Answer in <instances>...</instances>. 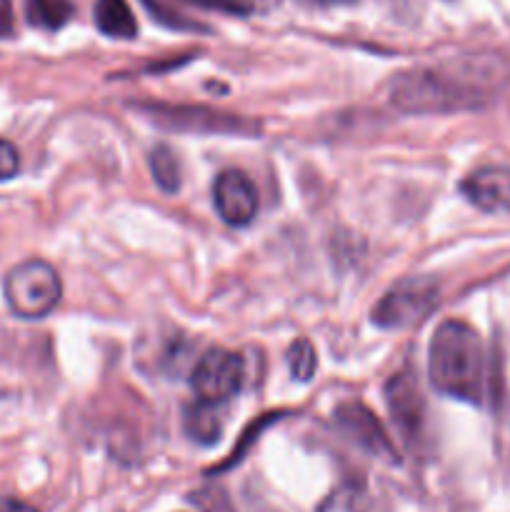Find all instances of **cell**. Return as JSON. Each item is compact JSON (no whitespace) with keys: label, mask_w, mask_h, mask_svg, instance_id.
Returning a JSON list of instances; mask_svg holds the SVG:
<instances>
[{"label":"cell","mask_w":510,"mask_h":512,"mask_svg":"<svg viewBox=\"0 0 510 512\" xmlns=\"http://www.w3.org/2000/svg\"><path fill=\"white\" fill-rule=\"evenodd\" d=\"M498 55H463L440 65L410 68L390 80L388 100L408 115H448L483 108L508 83Z\"/></svg>","instance_id":"1"},{"label":"cell","mask_w":510,"mask_h":512,"mask_svg":"<svg viewBox=\"0 0 510 512\" xmlns=\"http://www.w3.org/2000/svg\"><path fill=\"white\" fill-rule=\"evenodd\" d=\"M428 378L445 398L483 403L488 395V360L475 328L463 320L438 325L428 348Z\"/></svg>","instance_id":"2"},{"label":"cell","mask_w":510,"mask_h":512,"mask_svg":"<svg viewBox=\"0 0 510 512\" xmlns=\"http://www.w3.org/2000/svg\"><path fill=\"white\" fill-rule=\"evenodd\" d=\"M5 303L20 320H43L63 295L60 275L45 260H25L5 275Z\"/></svg>","instance_id":"3"},{"label":"cell","mask_w":510,"mask_h":512,"mask_svg":"<svg viewBox=\"0 0 510 512\" xmlns=\"http://www.w3.org/2000/svg\"><path fill=\"white\" fill-rule=\"evenodd\" d=\"M140 113L148 115L155 125L175 133L198 135H255L260 130L258 120H248L243 115L220 113V110L203 108V105H168L145 103L138 105Z\"/></svg>","instance_id":"4"},{"label":"cell","mask_w":510,"mask_h":512,"mask_svg":"<svg viewBox=\"0 0 510 512\" xmlns=\"http://www.w3.org/2000/svg\"><path fill=\"white\" fill-rule=\"evenodd\" d=\"M438 305V285L430 278H403L373 308V323L383 330H405L423 323Z\"/></svg>","instance_id":"5"},{"label":"cell","mask_w":510,"mask_h":512,"mask_svg":"<svg viewBox=\"0 0 510 512\" xmlns=\"http://www.w3.org/2000/svg\"><path fill=\"white\" fill-rule=\"evenodd\" d=\"M245 378V363L238 353L225 348H210L195 363L190 373V388L200 403L223 405L240 390Z\"/></svg>","instance_id":"6"},{"label":"cell","mask_w":510,"mask_h":512,"mask_svg":"<svg viewBox=\"0 0 510 512\" xmlns=\"http://www.w3.org/2000/svg\"><path fill=\"white\" fill-rule=\"evenodd\" d=\"M335 425L353 440L358 448H363L365 453L375 455V458L383 460H398V453H395L393 440L385 433L383 423L365 408L358 400H348V403H340L333 413Z\"/></svg>","instance_id":"7"},{"label":"cell","mask_w":510,"mask_h":512,"mask_svg":"<svg viewBox=\"0 0 510 512\" xmlns=\"http://www.w3.org/2000/svg\"><path fill=\"white\" fill-rule=\"evenodd\" d=\"M213 203L223 223L233 228H245L255 220L258 213V193L243 170H223L215 178Z\"/></svg>","instance_id":"8"},{"label":"cell","mask_w":510,"mask_h":512,"mask_svg":"<svg viewBox=\"0 0 510 512\" xmlns=\"http://www.w3.org/2000/svg\"><path fill=\"white\" fill-rule=\"evenodd\" d=\"M460 193L483 213L510 215V168L508 165H483L465 175Z\"/></svg>","instance_id":"9"},{"label":"cell","mask_w":510,"mask_h":512,"mask_svg":"<svg viewBox=\"0 0 510 512\" xmlns=\"http://www.w3.org/2000/svg\"><path fill=\"white\" fill-rule=\"evenodd\" d=\"M385 403H388L390 415H393L395 425L405 440H413L423 428L425 405L423 395H420L418 375L410 368L400 370L385 385Z\"/></svg>","instance_id":"10"},{"label":"cell","mask_w":510,"mask_h":512,"mask_svg":"<svg viewBox=\"0 0 510 512\" xmlns=\"http://www.w3.org/2000/svg\"><path fill=\"white\" fill-rule=\"evenodd\" d=\"M95 25L108 38L130 40L138 35V23L125 0H98L95 3Z\"/></svg>","instance_id":"11"},{"label":"cell","mask_w":510,"mask_h":512,"mask_svg":"<svg viewBox=\"0 0 510 512\" xmlns=\"http://www.w3.org/2000/svg\"><path fill=\"white\" fill-rule=\"evenodd\" d=\"M220 405L208 403H193L185 408V433L200 445L218 443L220 433H223V418H220Z\"/></svg>","instance_id":"12"},{"label":"cell","mask_w":510,"mask_h":512,"mask_svg":"<svg viewBox=\"0 0 510 512\" xmlns=\"http://www.w3.org/2000/svg\"><path fill=\"white\" fill-rule=\"evenodd\" d=\"M318 512H383L373 495L360 485H343V488L333 490L328 498L320 503Z\"/></svg>","instance_id":"13"},{"label":"cell","mask_w":510,"mask_h":512,"mask_svg":"<svg viewBox=\"0 0 510 512\" xmlns=\"http://www.w3.org/2000/svg\"><path fill=\"white\" fill-rule=\"evenodd\" d=\"M148 163H150V173H153V180L158 183V188L168 195L178 193L180 190V163H178V158H175L173 150H170L165 143L155 145V148L150 150Z\"/></svg>","instance_id":"14"},{"label":"cell","mask_w":510,"mask_h":512,"mask_svg":"<svg viewBox=\"0 0 510 512\" xmlns=\"http://www.w3.org/2000/svg\"><path fill=\"white\" fill-rule=\"evenodd\" d=\"M30 23L45 30H58L73 18V0H28Z\"/></svg>","instance_id":"15"},{"label":"cell","mask_w":510,"mask_h":512,"mask_svg":"<svg viewBox=\"0 0 510 512\" xmlns=\"http://www.w3.org/2000/svg\"><path fill=\"white\" fill-rule=\"evenodd\" d=\"M315 368H318V358H315V348L308 338L295 340L288 348V370L295 380L308 383L313 378Z\"/></svg>","instance_id":"16"},{"label":"cell","mask_w":510,"mask_h":512,"mask_svg":"<svg viewBox=\"0 0 510 512\" xmlns=\"http://www.w3.org/2000/svg\"><path fill=\"white\" fill-rule=\"evenodd\" d=\"M140 3L148 8V13L153 15L158 23L168 25V28H175V30H198V25L193 23V20L183 18V15H178L175 10H170L168 5H163L160 0H140Z\"/></svg>","instance_id":"17"},{"label":"cell","mask_w":510,"mask_h":512,"mask_svg":"<svg viewBox=\"0 0 510 512\" xmlns=\"http://www.w3.org/2000/svg\"><path fill=\"white\" fill-rule=\"evenodd\" d=\"M20 170V155L10 140L0 138V183L15 178Z\"/></svg>","instance_id":"18"},{"label":"cell","mask_w":510,"mask_h":512,"mask_svg":"<svg viewBox=\"0 0 510 512\" xmlns=\"http://www.w3.org/2000/svg\"><path fill=\"white\" fill-rule=\"evenodd\" d=\"M183 3L195 5V8L218 10V13H228V15H248L250 13V10L245 8L240 0H183Z\"/></svg>","instance_id":"19"},{"label":"cell","mask_w":510,"mask_h":512,"mask_svg":"<svg viewBox=\"0 0 510 512\" xmlns=\"http://www.w3.org/2000/svg\"><path fill=\"white\" fill-rule=\"evenodd\" d=\"M13 30H15L13 3H10V0H0V38H10Z\"/></svg>","instance_id":"20"},{"label":"cell","mask_w":510,"mask_h":512,"mask_svg":"<svg viewBox=\"0 0 510 512\" xmlns=\"http://www.w3.org/2000/svg\"><path fill=\"white\" fill-rule=\"evenodd\" d=\"M0 512H38L33 505L23 503V500H15V498H5L0 495Z\"/></svg>","instance_id":"21"},{"label":"cell","mask_w":510,"mask_h":512,"mask_svg":"<svg viewBox=\"0 0 510 512\" xmlns=\"http://www.w3.org/2000/svg\"><path fill=\"white\" fill-rule=\"evenodd\" d=\"M240 3H243L245 8H248L250 13H253V10H270V8H275V5H278L280 0H240Z\"/></svg>","instance_id":"22"},{"label":"cell","mask_w":510,"mask_h":512,"mask_svg":"<svg viewBox=\"0 0 510 512\" xmlns=\"http://www.w3.org/2000/svg\"><path fill=\"white\" fill-rule=\"evenodd\" d=\"M313 3H318V5H353V3H358V0H313Z\"/></svg>","instance_id":"23"}]
</instances>
